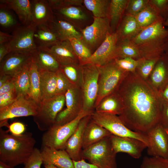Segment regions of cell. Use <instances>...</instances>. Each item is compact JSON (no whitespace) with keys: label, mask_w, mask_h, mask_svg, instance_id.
I'll return each mask as SVG.
<instances>
[{"label":"cell","mask_w":168,"mask_h":168,"mask_svg":"<svg viewBox=\"0 0 168 168\" xmlns=\"http://www.w3.org/2000/svg\"><path fill=\"white\" fill-rule=\"evenodd\" d=\"M117 91L124 105L118 116L129 129L147 134L160 123L162 100L135 71L128 72Z\"/></svg>","instance_id":"6da1fadb"},{"label":"cell","mask_w":168,"mask_h":168,"mask_svg":"<svg viewBox=\"0 0 168 168\" xmlns=\"http://www.w3.org/2000/svg\"><path fill=\"white\" fill-rule=\"evenodd\" d=\"M32 133L26 132L15 135L0 128V161L14 167L24 164L35 147Z\"/></svg>","instance_id":"7a4b0ae2"},{"label":"cell","mask_w":168,"mask_h":168,"mask_svg":"<svg viewBox=\"0 0 168 168\" xmlns=\"http://www.w3.org/2000/svg\"><path fill=\"white\" fill-rule=\"evenodd\" d=\"M165 21H158L142 29L131 40L142 57L152 58L161 57L164 53L168 30Z\"/></svg>","instance_id":"3957f363"},{"label":"cell","mask_w":168,"mask_h":168,"mask_svg":"<svg viewBox=\"0 0 168 168\" xmlns=\"http://www.w3.org/2000/svg\"><path fill=\"white\" fill-rule=\"evenodd\" d=\"M98 67V90L95 107L104 97L117 91L128 73L119 67L114 60L105 65Z\"/></svg>","instance_id":"277c9868"},{"label":"cell","mask_w":168,"mask_h":168,"mask_svg":"<svg viewBox=\"0 0 168 168\" xmlns=\"http://www.w3.org/2000/svg\"><path fill=\"white\" fill-rule=\"evenodd\" d=\"M91 114L82 110L75 119L70 122L62 125L54 124L43 134L42 138V146L58 150H65L68 141L81 120Z\"/></svg>","instance_id":"5b68a950"},{"label":"cell","mask_w":168,"mask_h":168,"mask_svg":"<svg viewBox=\"0 0 168 168\" xmlns=\"http://www.w3.org/2000/svg\"><path fill=\"white\" fill-rule=\"evenodd\" d=\"M90 119L107 130L112 135L135 138L142 142L147 147L148 146V138L146 133L129 129L118 115L94 111L90 115Z\"/></svg>","instance_id":"8992f818"},{"label":"cell","mask_w":168,"mask_h":168,"mask_svg":"<svg viewBox=\"0 0 168 168\" xmlns=\"http://www.w3.org/2000/svg\"><path fill=\"white\" fill-rule=\"evenodd\" d=\"M110 137L83 149L82 159L87 160L99 168H117V153L113 148Z\"/></svg>","instance_id":"52a82bcc"},{"label":"cell","mask_w":168,"mask_h":168,"mask_svg":"<svg viewBox=\"0 0 168 168\" xmlns=\"http://www.w3.org/2000/svg\"><path fill=\"white\" fill-rule=\"evenodd\" d=\"M81 86L83 98V110L91 114L95 110L98 90L99 71L97 66L88 63L82 65Z\"/></svg>","instance_id":"ba28073f"},{"label":"cell","mask_w":168,"mask_h":168,"mask_svg":"<svg viewBox=\"0 0 168 168\" xmlns=\"http://www.w3.org/2000/svg\"><path fill=\"white\" fill-rule=\"evenodd\" d=\"M65 103V95L63 94L57 95L41 101L37 114L33 117L39 130L46 131L55 124L56 117Z\"/></svg>","instance_id":"9c48e42d"},{"label":"cell","mask_w":168,"mask_h":168,"mask_svg":"<svg viewBox=\"0 0 168 168\" xmlns=\"http://www.w3.org/2000/svg\"><path fill=\"white\" fill-rule=\"evenodd\" d=\"M81 32V40L93 54L111 33L109 19L94 17L92 23Z\"/></svg>","instance_id":"30bf717a"},{"label":"cell","mask_w":168,"mask_h":168,"mask_svg":"<svg viewBox=\"0 0 168 168\" xmlns=\"http://www.w3.org/2000/svg\"><path fill=\"white\" fill-rule=\"evenodd\" d=\"M53 11L55 16L70 23L80 31L94 20L92 15L84 6H65Z\"/></svg>","instance_id":"8fae6325"},{"label":"cell","mask_w":168,"mask_h":168,"mask_svg":"<svg viewBox=\"0 0 168 168\" xmlns=\"http://www.w3.org/2000/svg\"><path fill=\"white\" fill-rule=\"evenodd\" d=\"M65 95L66 108L58 114L54 124L62 125L70 122L83 110L82 96L80 88L73 86Z\"/></svg>","instance_id":"7c38bea8"},{"label":"cell","mask_w":168,"mask_h":168,"mask_svg":"<svg viewBox=\"0 0 168 168\" xmlns=\"http://www.w3.org/2000/svg\"><path fill=\"white\" fill-rule=\"evenodd\" d=\"M39 105L33 100L26 96L19 95L16 99L8 106L0 109V122L7 121L11 118L36 115Z\"/></svg>","instance_id":"4fadbf2b"},{"label":"cell","mask_w":168,"mask_h":168,"mask_svg":"<svg viewBox=\"0 0 168 168\" xmlns=\"http://www.w3.org/2000/svg\"><path fill=\"white\" fill-rule=\"evenodd\" d=\"M36 26L32 24L20 26L13 31L12 38L7 43L9 53L17 52L31 53L37 48L34 40Z\"/></svg>","instance_id":"5bb4252c"},{"label":"cell","mask_w":168,"mask_h":168,"mask_svg":"<svg viewBox=\"0 0 168 168\" xmlns=\"http://www.w3.org/2000/svg\"><path fill=\"white\" fill-rule=\"evenodd\" d=\"M118 41V38L115 32L109 33L104 41L92 54L86 64L91 63L100 66L117 58Z\"/></svg>","instance_id":"9a60e30c"},{"label":"cell","mask_w":168,"mask_h":168,"mask_svg":"<svg viewBox=\"0 0 168 168\" xmlns=\"http://www.w3.org/2000/svg\"><path fill=\"white\" fill-rule=\"evenodd\" d=\"M147 134L149 140L148 154L168 159V135L162 124L159 123Z\"/></svg>","instance_id":"2e32d148"},{"label":"cell","mask_w":168,"mask_h":168,"mask_svg":"<svg viewBox=\"0 0 168 168\" xmlns=\"http://www.w3.org/2000/svg\"><path fill=\"white\" fill-rule=\"evenodd\" d=\"M32 58L30 53L10 52L0 62V75H14L27 65Z\"/></svg>","instance_id":"e0dca14e"},{"label":"cell","mask_w":168,"mask_h":168,"mask_svg":"<svg viewBox=\"0 0 168 168\" xmlns=\"http://www.w3.org/2000/svg\"><path fill=\"white\" fill-rule=\"evenodd\" d=\"M110 139L113 148L116 153H125L135 159L139 158L143 151L147 147L142 142L132 138L112 135Z\"/></svg>","instance_id":"ac0fdd59"},{"label":"cell","mask_w":168,"mask_h":168,"mask_svg":"<svg viewBox=\"0 0 168 168\" xmlns=\"http://www.w3.org/2000/svg\"><path fill=\"white\" fill-rule=\"evenodd\" d=\"M147 81L158 94L168 84V56L164 53L156 63Z\"/></svg>","instance_id":"d6986e66"},{"label":"cell","mask_w":168,"mask_h":168,"mask_svg":"<svg viewBox=\"0 0 168 168\" xmlns=\"http://www.w3.org/2000/svg\"><path fill=\"white\" fill-rule=\"evenodd\" d=\"M90 115L84 117L81 120L66 143L65 150L73 161H77L82 159L81 154L83 133L90 121Z\"/></svg>","instance_id":"ffe728a7"},{"label":"cell","mask_w":168,"mask_h":168,"mask_svg":"<svg viewBox=\"0 0 168 168\" xmlns=\"http://www.w3.org/2000/svg\"><path fill=\"white\" fill-rule=\"evenodd\" d=\"M39 48L51 54L61 65L80 63L69 40L60 41L49 48Z\"/></svg>","instance_id":"44dd1931"},{"label":"cell","mask_w":168,"mask_h":168,"mask_svg":"<svg viewBox=\"0 0 168 168\" xmlns=\"http://www.w3.org/2000/svg\"><path fill=\"white\" fill-rule=\"evenodd\" d=\"M40 151L43 162L52 164L58 168H74L73 161L65 150L42 146Z\"/></svg>","instance_id":"7402d4cb"},{"label":"cell","mask_w":168,"mask_h":168,"mask_svg":"<svg viewBox=\"0 0 168 168\" xmlns=\"http://www.w3.org/2000/svg\"><path fill=\"white\" fill-rule=\"evenodd\" d=\"M124 108L123 99L117 91L104 97L95 107L94 111L119 116Z\"/></svg>","instance_id":"603a6c76"},{"label":"cell","mask_w":168,"mask_h":168,"mask_svg":"<svg viewBox=\"0 0 168 168\" xmlns=\"http://www.w3.org/2000/svg\"><path fill=\"white\" fill-rule=\"evenodd\" d=\"M16 13L21 23L24 26L33 24L32 0H1Z\"/></svg>","instance_id":"cb8c5ba5"},{"label":"cell","mask_w":168,"mask_h":168,"mask_svg":"<svg viewBox=\"0 0 168 168\" xmlns=\"http://www.w3.org/2000/svg\"><path fill=\"white\" fill-rule=\"evenodd\" d=\"M48 24L61 41L69 40L72 38L81 39L80 31L70 23L55 16Z\"/></svg>","instance_id":"d4e9b609"},{"label":"cell","mask_w":168,"mask_h":168,"mask_svg":"<svg viewBox=\"0 0 168 168\" xmlns=\"http://www.w3.org/2000/svg\"><path fill=\"white\" fill-rule=\"evenodd\" d=\"M33 24L37 26L49 23L54 15L48 0H32Z\"/></svg>","instance_id":"484cf974"},{"label":"cell","mask_w":168,"mask_h":168,"mask_svg":"<svg viewBox=\"0 0 168 168\" xmlns=\"http://www.w3.org/2000/svg\"><path fill=\"white\" fill-rule=\"evenodd\" d=\"M30 53L39 70L55 72L60 70V64L48 51L37 48Z\"/></svg>","instance_id":"4316f807"},{"label":"cell","mask_w":168,"mask_h":168,"mask_svg":"<svg viewBox=\"0 0 168 168\" xmlns=\"http://www.w3.org/2000/svg\"><path fill=\"white\" fill-rule=\"evenodd\" d=\"M112 135L107 130L90 119L84 131L82 148L85 149Z\"/></svg>","instance_id":"83f0119b"},{"label":"cell","mask_w":168,"mask_h":168,"mask_svg":"<svg viewBox=\"0 0 168 168\" xmlns=\"http://www.w3.org/2000/svg\"><path fill=\"white\" fill-rule=\"evenodd\" d=\"M142 30L134 16L125 14L115 33L118 41L131 40Z\"/></svg>","instance_id":"f1b7e54d"},{"label":"cell","mask_w":168,"mask_h":168,"mask_svg":"<svg viewBox=\"0 0 168 168\" xmlns=\"http://www.w3.org/2000/svg\"><path fill=\"white\" fill-rule=\"evenodd\" d=\"M34 40L37 48H49L61 41L48 24L36 27Z\"/></svg>","instance_id":"f546056e"},{"label":"cell","mask_w":168,"mask_h":168,"mask_svg":"<svg viewBox=\"0 0 168 168\" xmlns=\"http://www.w3.org/2000/svg\"><path fill=\"white\" fill-rule=\"evenodd\" d=\"M129 0H110L108 18L111 33L115 32L124 14Z\"/></svg>","instance_id":"4dcf8cb0"},{"label":"cell","mask_w":168,"mask_h":168,"mask_svg":"<svg viewBox=\"0 0 168 168\" xmlns=\"http://www.w3.org/2000/svg\"><path fill=\"white\" fill-rule=\"evenodd\" d=\"M40 72L41 101L56 95V72L39 70Z\"/></svg>","instance_id":"1f68e13d"},{"label":"cell","mask_w":168,"mask_h":168,"mask_svg":"<svg viewBox=\"0 0 168 168\" xmlns=\"http://www.w3.org/2000/svg\"><path fill=\"white\" fill-rule=\"evenodd\" d=\"M29 98L39 105L41 101L40 72L33 57L29 65Z\"/></svg>","instance_id":"d6a6232c"},{"label":"cell","mask_w":168,"mask_h":168,"mask_svg":"<svg viewBox=\"0 0 168 168\" xmlns=\"http://www.w3.org/2000/svg\"><path fill=\"white\" fill-rule=\"evenodd\" d=\"M140 27L143 29L160 20H165L149 2L146 7L135 16Z\"/></svg>","instance_id":"836d02e7"},{"label":"cell","mask_w":168,"mask_h":168,"mask_svg":"<svg viewBox=\"0 0 168 168\" xmlns=\"http://www.w3.org/2000/svg\"><path fill=\"white\" fill-rule=\"evenodd\" d=\"M30 61L21 70L12 76L13 80L19 95L29 97L30 90L29 67Z\"/></svg>","instance_id":"e575fe53"},{"label":"cell","mask_w":168,"mask_h":168,"mask_svg":"<svg viewBox=\"0 0 168 168\" xmlns=\"http://www.w3.org/2000/svg\"><path fill=\"white\" fill-rule=\"evenodd\" d=\"M12 10L6 4L0 2V27L6 31H13L21 26Z\"/></svg>","instance_id":"d590c367"},{"label":"cell","mask_w":168,"mask_h":168,"mask_svg":"<svg viewBox=\"0 0 168 168\" xmlns=\"http://www.w3.org/2000/svg\"><path fill=\"white\" fill-rule=\"evenodd\" d=\"M110 0H83V5L94 17H108Z\"/></svg>","instance_id":"8d00e7d4"},{"label":"cell","mask_w":168,"mask_h":168,"mask_svg":"<svg viewBox=\"0 0 168 168\" xmlns=\"http://www.w3.org/2000/svg\"><path fill=\"white\" fill-rule=\"evenodd\" d=\"M60 70L73 86L81 88L82 67L80 63L61 65Z\"/></svg>","instance_id":"74e56055"},{"label":"cell","mask_w":168,"mask_h":168,"mask_svg":"<svg viewBox=\"0 0 168 168\" xmlns=\"http://www.w3.org/2000/svg\"><path fill=\"white\" fill-rule=\"evenodd\" d=\"M117 50V58H130L137 60L142 58L138 50L131 40L118 41Z\"/></svg>","instance_id":"f35d334b"},{"label":"cell","mask_w":168,"mask_h":168,"mask_svg":"<svg viewBox=\"0 0 168 168\" xmlns=\"http://www.w3.org/2000/svg\"><path fill=\"white\" fill-rule=\"evenodd\" d=\"M160 57L152 58L142 57L137 60V65L135 72L142 79L147 81L156 63Z\"/></svg>","instance_id":"ab89813d"},{"label":"cell","mask_w":168,"mask_h":168,"mask_svg":"<svg viewBox=\"0 0 168 168\" xmlns=\"http://www.w3.org/2000/svg\"><path fill=\"white\" fill-rule=\"evenodd\" d=\"M80 64H85L92 54L81 39L72 38L69 40Z\"/></svg>","instance_id":"60d3db41"},{"label":"cell","mask_w":168,"mask_h":168,"mask_svg":"<svg viewBox=\"0 0 168 168\" xmlns=\"http://www.w3.org/2000/svg\"><path fill=\"white\" fill-rule=\"evenodd\" d=\"M140 168H168V160L157 156L145 157Z\"/></svg>","instance_id":"b9f144b4"},{"label":"cell","mask_w":168,"mask_h":168,"mask_svg":"<svg viewBox=\"0 0 168 168\" xmlns=\"http://www.w3.org/2000/svg\"><path fill=\"white\" fill-rule=\"evenodd\" d=\"M149 0H129L125 14L135 16L149 3Z\"/></svg>","instance_id":"7bdbcfd3"},{"label":"cell","mask_w":168,"mask_h":168,"mask_svg":"<svg viewBox=\"0 0 168 168\" xmlns=\"http://www.w3.org/2000/svg\"><path fill=\"white\" fill-rule=\"evenodd\" d=\"M56 95H65L67 91L73 86L59 70L56 72Z\"/></svg>","instance_id":"ee69618b"},{"label":"cell","mask_w":168,"mask_h":168,"mask_svg":"<svg viewBox=\"0 0 168 168\" xmlns=\"http://www.w3.org/2000/svg\"><path fill=\"white\" fill-rule=\"evenodd\" d=\"M42 163L41 151L35 147L27 161L24 164V166L23 168H40Z\"/></svg>","instance_id":"f6af8a7d"},{"label":"cell","mask_w":168,"mask_h":168,"mask_svg":"<svg viewBox=\"0 0 168 168\" xmlns=\"http://www.w3.org/2000/svg\"><path fill=\"white\" fill-rule=\"evenodd\" d=\"M117 65L121 69L128 72L135 71L137 61L130 58H116L114 60Z\"/></svg>","instance_id":"bcb514c9"},{"label":"cell","mask_w":168,"mask_h":168,"mask_svg":"<svg viewBox=\"0 0 168 168\" xmlns=\"http://www.w3.org/2000/svg\"><path fill=\"white\" fill-rule=\"evenodd\" d=\"M149 3L165 21L168 17V0H149Z\"/></svg>","instance_id":"7dc6e473"},{"label":"cell","mask_w":168,"mask_h":168,"mask_svg":"<svg viewBox=\"0 0 168 168\" xmlns=\"http://www.w3.org/2000/svg\"><path fill=\"white\" fill-rule=\"evenodd\" d=\"M19 95L16 89L0 95V109L5 108L13 102Z\"/></svg>","instance_id":"c3c4849f"},{"label":"cell","mask_w":168,"mask_h":168,"mask_svg":"<svg viewBox=\"0 0 168 168\" xmlns=\"http://www.w3.org/2000/svg\"><path fill=\"white\" fill-rule=\"evenodd\" d=\"M8 130L11 133L15 135H19L23 133L25 130L24 124L20 122H14L9 125Z\"/></svg>","instance_id":"681fc988"},{"label":"cell","mask_w":168,"mask_h":168,"mask_svg":"<svg viewBox=\"0 0 168 168\" xmlns=\"http://www.w3.org/2000/svg\"><path fill=\"white\" fill-rule=\"evenodd\" d=\"M160 123L166 129L168 130V102L163 100Z\"/></svg>","instance_id":"f907efd6"},{"label":"cell","mask_w":168,"mask_h":168,"mask_svg":"<svg viewBox=\"0 0 168 168\" xmlns=\"http://www.w3.org/2000/svg\"><path fill=\"white\" fill-rule=\"evenodd\" d=\"M16 89L15 85L12 78L0 87V95Z\"/></svg>","instance_id":"816d5d0a"},{"label":"cell","mask_w":168,"mask_h":168,"mask_svg":"<svg viewBox=\"0 0 168 168\" xmlns=\"http://www.w3.org/2000/svg\"><path fill=\"white\" fill-rule=\"evenodd\" d=\"M73 162L74 168H99L95 165L86 162L83 159L77 161H73Z\"/></svg>","instance_id":"f5cc1de1"},{"label":"cell","mask_w":168,"mask_h":168,"mask_svg":"<svg viewBox=\"0 0 168 168\" xmlns=\"http://www.w3.org/2000/svg\"><path fill=\"white\" fill-rule=\"evenodd\" d=\"M48 1L52 10L65 6L64 0H48Z\"/></svg>","instance_id":"db71d44e"},{"label":"cell","mask_w":168,"mask_h":168,"mask_svg":"<svg viewBox=\"0 0 168 168\" xmlns=\"http://www.w3.org/2000/svg\"><path fill=\"white\" fill-rule=\"evenodd\" d=\"M12 35H10L6 32L0 31V45L8 43L12 40Z\"/></svg>","instance_id":"11a10c76"},{"label":"cell","mask_w":168,"mask_h":168,"mask_svg":"<svg viewBox=\"0 0 168 168\" xmlns=\"http://www.w3.org/2000/svg\"><path fill=\"white\" fill-rule=\"evenodd\" d=\"M9 53L7 43L0 45V62Z\"/></svg>","instance_id":"9f6ffc18"},{"label":"cell","mask_w":168,"mask_h":168,"mask_svg":"<svg viewBox=\"0 0 168 168\" xmlns=\"http://www.w3.org/2000/svg\"><path fill=\"white\" fill-rule=\"evenodd\" d=\"M159 95L163 101L168 102V84Z\"/></svg>","instance_id":"6f0895ef"},{"label":"cell","mask_w":168,"mask_h":168,"mask_svg":"<svg viewBox=\"0 0 168 168\" xmlns=\"http://www.w3.org/2000/svg\"><path fill=\"white\" fill-rule=\"evenodd\" d=\"M12 76L7 75H0V87H1L4 83L10 80Z\"/></svg>","instance_id":"680465c9"},{"label":"cell","mask_w":168,"mask_h":168,"mask_svg":"<svg viewBox=\"0 0 168 168\" xmlns=\"http://www.w3.org/2000/svg\"><path fill=\"white\" fill-rule=\"evenodd\" d=\"M45 168H58L54 165L50 163L43 162Z\"/></svg>","instance_id":"91938a15"},{"label":"cell","mask_w":168,"mask_h":168,"mask_svg":"<svg viewBox=\"0 0 168 168\" xmlns=\"http://www.w3.org/2000/svg\"><path fill=\"white\" fill-rule=\"evenodd\" d=\"M164 53L168 56V35L165 44Z\"/></svg>","instance_id":"94428289"},{"label":"cell","mask_w":168,"mask_h":168,"mask_svg":"<svg viewBox=\"0 0 168 168\" xmlns=\"http://www.w3.org/2000/svg\"><path fill=\"white\" fill-rule=\"evenodd\" d=\"M0 168H14V167H12L7 165L2 162L0 161Z\"/></svg>","instance_id":"6125c7cd"},{"label":"cell","mask_w":168,"mask_h":168,"mask_svg":"<svg viewBox=\"0 0 168 168\" xmlns=\"http://www.w3.org/2000/svg\"><path fill=\"white\" fill-rule=\"evenodd\" d=\"M164 24L165 26H167V29L168 30V17L165 21Z\"/></svg>","instance_id":"be15d7a7"},{"label":"cell","mask_w":168,"mask_h":168,"mask_svg":"<svg viewBox=\"0 0 168 168\" xmlns=\"http://www.w3.org/2000/svg\"><path fill=\"white\" fill-rule=\"evenodd\" d=\"M166 132H167V134H168V130H166ZM167 160H168V158Z\"/></svg>","instance_id":"e7e4bbea"}]
</instances>
